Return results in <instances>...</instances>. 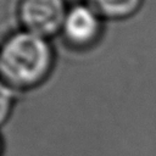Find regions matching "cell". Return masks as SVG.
Returning a JSON list of instances; mask_svg holds the SVG:
<instances>
[{"mask_svg": "<svg viewBox=\"0 0 156 156\" xmlns=\"http://www.w3.org/2000/svg\"><path fill=\"white\" fill-rule=\"evenodd\" d=\"M67 11L65 0H23L20 18L26 30L49 38L62 29Z\"/></svg>", "mask_w": 156, "mask_h": 156, "instance_id": "cell-2", "label": "cell"}, {"mask_svg": "<svg viewBox=\"0 0 156 156\" xmlns=\"http://www.w3.org/2000/svg\"><path fill=\"white\" fill-rule=\"evenodd\" d=\"M102 17L88 4H78L68 9L62 24L65 39L76 48L91 45L99 38Z\"/></svg>", "mask_w": 156, "mask_h": 156, "instance_id": "cell-3", "label": "cell"}, {"mask_svg": "<svg viewBox=\"0 0 156 156\" xmlns=\"http://www.w3.org/2000/svg\"><path fill=\"white\" fill-rule=\"evenodd\" d=\"M143 0H87L102 18L121 20L135 13Z\"/></svg>", "mask_w": 156, "mask_h": 156, "instance_id": "cell-4", "label": "cell"}, {"mask_svg": "<svg viewBox=\"0 0 156 156\" xmlns=\"http://www.w3.org/2000/svg\"><path fill=\"white\" fill-rule=\"evenodd\" d=\"M52 63L54 51L48 38L26 29L9 37L0 49V76L13 89L40 84Z\"/></svg>", "mask_w": 156, "mask_h": 156, "instance_id": "cell-1", "label": "cell"}, {"mask_svg": "<svg viewBox=\"0 0 156 156\" xmlns=\"http://www.w3.org/2000/svg\"><path fill=\"white\" fill-rule=\"evenodd\" d=\"M16 94L15 89L0 79V126H2L12 112Z\"/></svg>", "mask_w": 156, "mask_h": 156, "instance_id": "cell-5", "label": "cell"}, {"mask_svg": "<svg viewBox=\"0 0 156 156\" xmlns=\"http://www.w3.org/2000/svg\"><path fill=\"white\" fill-rule=\"evenodd\" d=\"M0 151H1V144H0Z\"/></svg>", "mask_w": 156, "mask_h": 156, "instance_id": "cell-6", "label": "cell"}]
</instances>
